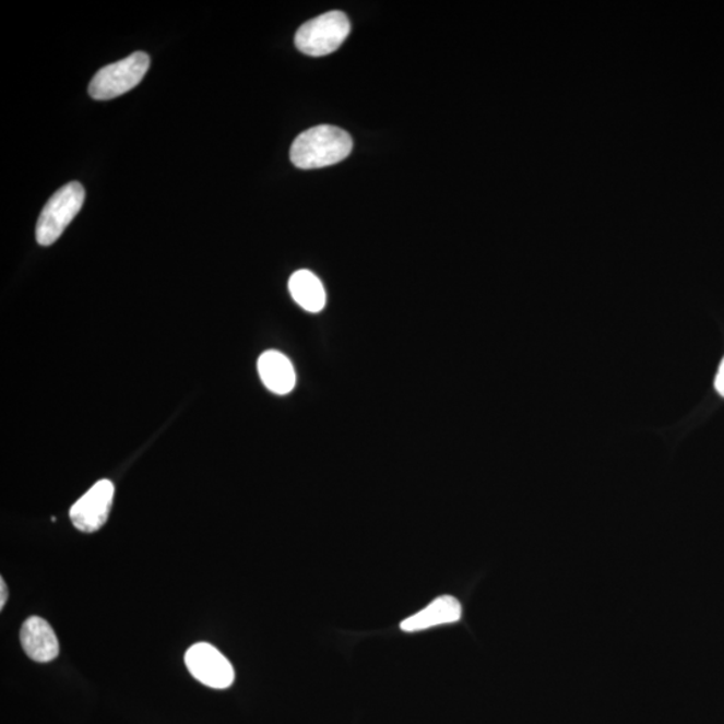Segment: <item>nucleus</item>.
<instances>
[{
    "label": "nucleus",
    "mask_w": 724,
    "mask_h": 724,
    "mask_svg": "<svg viewBox=\"0 0 724 724\" xmlns=\"http://www.w3.org/2000/svg\"><path fill=\"white\" fill-rule=\"evenodd\" d=\"M258 372L264 387L273 393L287 394L296 387V370L290 360L280 352H264L258 360Z\"/></svg>",
    "instance_id": "obj_9"
},
{
    "label": "nucleus",
    "mask_w": 724,
    "mask_h": 724,
    "mask_svg": "<svg viewBox=\"0 0 724 724\" xmlns=\"http://www.w3.org/2000/svg\"><path fill=\"white\" fill-rule=\"evenodd\" d=\"M21 644L26 655L37 663H49L60 655V641L55 629L43 617L33 616L23 622Z\"/></svg>",
    "instance_id": "obj_7"
},
{
    "label": "nucleus",
    "mask_w": 724,
    "mask_h": 724,
    "mask_svg": "<svg viewBox=\"0 0 724 724\" xmlns=\"http://www.w3.org/2000/svg\"><path fill=\"white\" fill-rule=\"evenodd\" d=\"M715 390L717 393L721 394L722 397H724V357L720 365V368H717V373L715 378Z\"/></svg>",
    "instance_id": "obj_11"
},
{
    "label": "nucleus",
    "mask_w": 724,
    "mask_h": 724,
    "mask_svg": "<svg viewBox=\"0 0 724 724\" xmlns=\"http://www.w3.org/2000/svg\"><path fill=\"white\" fill-rule=\"evenodd\" d=\"M288 290H290L294 301L310 313H318L325 308V288L320 278L309 270H299L294 273L288 281Z\"/></svg>",
    "instance_id": "obj_10"
},
{
    "label": "nucleus",
    "mask_w": 724,
    "mask_h": 724,
    "mask_svg": "<svg viewBox=\"0 0 724 724\" xmlns=\"http://www.w3.org/2000/svg\"><path fill=\"white\" fill-rule=\"evenodd\" d=\"M353 150L351 134L344 129L320 126L294 140L290 158L299 169H317L345 161Z\"/></svg>",
    "instance_id": "obj_1"
},
{
    "label": "nucleus",
    "mask_w": 724,
    "mask_h": 724,
    "mask_svg": "<svg viewBox=\"0 0 724 724\" xmlns=\"http://www.w3.org/2000/svg\"><path fill=\"white\" fill-rule=\"evenodd\" d=\"M186 665L193 678L215 690H226L235 680L228 658L209 643L192 645L186 653Z\"/></svg>",
    "instance_id": "obj_5"
},
{
    "label": "nucleus",
    "mask_w": 724,
    "mask_h": 724,
    "mask_svg": "<svg viewBox=\"0 0 724 724\" xmlns=\"http://www.w3.org/2000/svg\"><path fill=\"white\" fill-rule=\"evenodd\" d=\"M114 498V483L108 479L98 480L70 509V520L74 527L84 533L97 532L108 521Z\"/></svg>",
    "instance_id": "obj_6"
},
{
    "label": "nucleus",
    "mask_w": 724,
    "mask_h": 724,
    "mask_svg": "<svg viewBox=\"0 0 724 724\" xmlns=\"http://www.w3.org/2000/svg\"><path fill=\"white\" fill-rule=\"evenodd\" d=\"M351 33V22L343 11H329L306 22L296 34L297 49L306 56L323 57L340 49Z\"/></svg>",
    "instance_id": "obj_3"
},
{
    "label": "nucleus",
    "mask_w": 724,
    "mask_h": 724,
    "mask_svg": "<svg viewBox=\"0 0 724 724\" xmlns=\"http://www.w3.org/2000/svg\"><path fill=\"white\" fill-rule=\"evenodd\" d=\"M463 609L459 600L452 596L435 598L426 608L417 612L400 624V629L407 633L420 632L424 629L447 626L462 619Z\"/></svg>",
    "instance_id": "obj_8"
},
{
    "label": "nucleus",
    "mask_w": 724,
    "mask_h": 724,
    "mask_svg": "<svg viewBox=\"0 0 724 724\" xmlns=\"http://www.w3.org/2000/svg\"><path fill=\"white\" fill-rule=\"evenodd\" d=\"M85 202V190L79 181L69 182L46 203L38 217L35 237L40 246H51L60 239Z\"/></svg>",
    "instance_id": "obj_2"
},
{
    "label": "nucleus",
    "mask_w": 724,
    "mask_h": 724,
    "mask_svg": "<svg viewBox=\"0 0 724 724\" xmlns=\"http://www.w3.org/2000/svg\"><path fill=\"white\" fill-rule=\"evenodd\" d=\"M150 64V56L146 52L138 51L126 60L99 69L90 85L91 97L98 102H106V99L122 96L143 81Z\"/></svg>",
    "instance_id": "obj_4"
},
{
    "label": "nucleus",
    "mask_w": 724,
    "mask_h": 724,
    "mask_svg": "<svg viewBox=\"0 0 724 724\" xmlns=\"http://www.w3.org/2000/svg\"><path fill=\"white\" fill-rule=\"evenodd\" d=\"M0 608H4V604L8 603L9 598V591H8V585H5L4 580H0Z\"/></svg>",
    "instance_id": "obj_12"
}]
</instances>
